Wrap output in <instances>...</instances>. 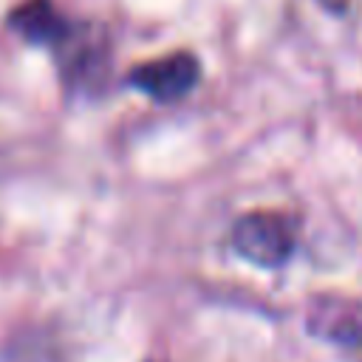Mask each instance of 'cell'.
I'll return each instance as SVG.
<instances>
[{"instance_id": "6da1fadb", "label": "cell", "mask_w": 362, "mask_h": 362, "mask_svg": "<svg viewBox=\"0 0 362 362\" xmlns=\"http://www.w3.org/2000/svg\"><path fill=\"white\" fill-rule=\"evenodd\" d=\"M294 223L286 215L269 209L240 215L229 232L232 249L260 269L283 266L294 255Z\"/></svg>"}, {"instance_id": "7a4b0ae2", "label": "cell", "mask_w": 362, "mask_h": 362, "mask_svg": "<svg viewBox=\"0 0 362 362\" xmlns=\"http://www.w3.org/2000/svg\"><path fill=\"white\" fill-rule=\"evenodd\" d=\"M201 79V62L189 51H173L161 59H150L130 74V85L158 102H175L187 96Z\"/></svg>"}, {"instance_id": "3957f363", "label": "cell", "mask_w": 362, "mask_h": 362, "mask_svg": "<svg viewBox=\"0 0 362 362\" xmlns=\"http://www.w3.org/2000/svg\"><path fill=\"white\" fill-rule=\"evenodd\" d=\"M305 328L322 342L362 354V305L348 297H317L305 311Z\"/></svg>"}, {"instance_id": "277c9868", "label": "cell", "mask_w": 362, "mask_h": 362, "mask_svg": "<svg viewBox=\"0 0 362 362\" xmlns=\"http://www.w3.org/2000/svg\"><path fill=\"white\" fill-rule=\"evenodd\" d=\"M11 25L25 40L45 42V45H59L68 37V31H71L68 20L48 0H31L23 8H17L14 17H11Z\"/></svg>"}, {"instance_id": "5b68a950", "label": "cell", "mask_w": 362, "mask_h": 362, "mask_svg": "<svg viewBox=\"0 0 362 362\" xmlns=\"http://www.w3.org/2000/svg\"><path fill=\"white\" fill-rule=\"evenodd\" d=\"M328 8H334V11H339V8H345L348 6V0H322Z\"/></svg>"}]
</instances>
